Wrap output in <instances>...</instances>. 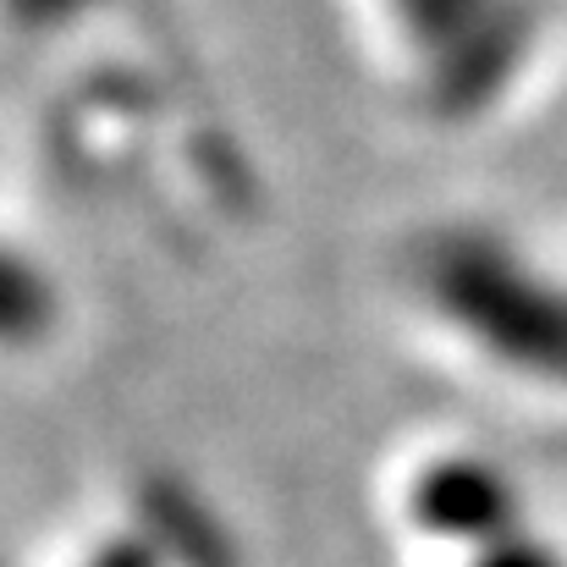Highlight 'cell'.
<instances>
[{"mask_svg": "<svg viewBox=\"0 0 567 567\" xmlns=\"http://www.w3.org/2000/svg\"><path fill=\"white\" fill-rule=\"evenodd\" d=\"M413 524L441 540H468V546H496L518 524L513 485L491 463L446 457L413 485Z\"/></svg>", "mask_w": 567, "mask_h": 567, "instance_id": "cell-1", "label": "cell"}, {"mask_svg": "<svg viewBox=\"0 0 567 567\" xmlns=\"http://www.w3.org/2000/svg\"><path fill=\"white\" fill-rule=\"evenodd\" d=\"M150 524H155L161 546L177 551L183 567H231L237 563L231 546H226V535L193 507L183 491H150Z\"/></svg>", "mask_w": 567, "mask_h": 567, "instance_id": "cell-2", "label": "cell"}, {"mask_svg": "<svg viewBox=\"0 0 567 567\" xmlns=\"http://www.w3.org/2000/svg\"><path fill=\"white\" fill-rule=\"evenodd\" d=\"M474 567H563L540 540H518V535H507V540H496V546H485V557Z\"/></svg>", "mask_w": 567, "mask_h": 567, "instance_id": "cell-3", "label": "cell"}, {"mask_svg": "<svg viewBox=\"0 0 567 567\" xmlns=\"http://www.w3.org/2000/svg\"><path fill=\"white\" fill-rule=\"evenodd\" d=\"M89 567H161V546H155V540H116V546H105Z\"/></svg>", "mask_w": 567, "mask_h": 567, "instance_id": "cell-4", "label": "cell"}]
</instances>
